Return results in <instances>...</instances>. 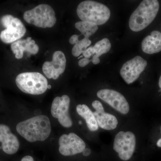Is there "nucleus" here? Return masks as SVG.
<instances>
[{
	"instance_id": "nucleus-21",
	"label": "nucleus",
	"mask_w": 161,
	"mask_h": 161,
	"mask_svg": "<svg viewBox=\"0 0 161 161\" xmlns=\"http://www.w3.org/2000/svg\"><path fill=\"white\" fill-rule=\"evenodd\" d=\"M91 61V60H90L89 59L86 58H82V59H80L78 62V65L80 67H84L88 65Z\"/></svg>"
},
{
	"instance_id": "nucleus-13",
	"label": "nucleus",
	"mask_w": 161,
	"mask_h": 161,
	"mask_svg": "<svg viewBox=\"0 0 161 161\" xmlns=\"http://www.w3.org/2000/svg\"><path fill=\"white\" fill-rule=\"evenodd\" d=\"M95 110L93 112L98 127L103 130H112L117 126L118 122L115 116L112 114L105 112L102 104L98 100H95L92 103Z\"/></svg>"
},
{
	"instance_id": "nucleus-14",
	"label": "nucleus",
	"mask_w": 161,
	"mask_h": 161,
	"mask_svg": "<svg viewBox=\"0 0 161 161\" xmlns=\"http://www.w3.org/2000/svg\"><path fill=\"white\" fill-rule=\"evenodd\" d=\"M0 142L3 151L11 155L17 152L19 148V142L17 136L12 133L8 126L0 125Z\"/></svg>"
},
{
	"instance_id": "nucleus-10",
	"label": "nucleus",
	"mask_w": 161,
	"mask_h": 161,
	"mask_svg": "<svg viewBox=\"0 0 161 161\" xmlns=\"http://www.w3.org/2000/svg\"><path fill=\"white\" fill-rule=\"evenodd\" d=\"M59 150L60 154L65 156L81 153L86 149V144L77 134L71 132L63 134L59 140Z\"/></svg>"
},
{
	"instance_id": "nucleus-11",
	"label": "nucleus",
	"mask_w": 161,
	"mask_h": 161,
	"mask_svg": "<svg viewBox=\"0 0 161 161\" xmlns=\"http://www.w3.org/2000/svg\"><path fill=\"white\" fill-rule=\"evenodd\" d=\"M97 95L98 98L121 114L125 115L130 111V105L126 99L117 91L104 89L98 91Z\"/></svg>"
},
{
	"instance_id": "nucleus-4",
	"label": "nucleus",
	"mask_w": 161,
	"mask_h": 161,
	"mask_svg": "<svg viewBox=\"0 0 161 161\" xmlns=\"http://www.w3.org/2000/svg\"><path fill=\"white\" fill-rule=\"evenodd\" d=\"M15 82L22 92L32 95L43 94L48 86L46 78L37 72L21 73L16 78Z\"/></svg>"
},
{
	"instance_id": "nucleus-18",
	"label": "nucleus",
	"mask_w": 161,
	"mask_h": 161,
	"mask_svg": "<svg viewBox=\"0 0 161 161\" xmlns=\"http://www.w3.org/2000/svg\"><path fill=\"white\" fill-rule=\"evenodd\" d=\"M78 115L84 119L89 130L92 132L97 131L98 126L94 113L85 104L78 105L76 108Z\"/></svg>"
},
{
	"instance_id": "nucleus-23",
	"label": "nucleus",
	"mask_w": 161,
	"mask_h": 161,
	"mask_svg": "<svg viewBox=\"0 0 161 161\" xmlns=\"http://www.w3.org/2000/svg\"><path fill=\"white\" fill-rule=\"evenodd\" d=\"M21 161H34V160L31 156H26L22 159Z\"/></svg>"
},
{
	"instance_id": "nucleus-16",
	"label": "nucleus",
	"mask_w": 161,
	"mask_h": 161,
	"mask_svg": "<svg viewBox=\"0 0 161 161\" xmlns=\"http://www.w3.org/2000/svg\"><path fill=\"white\" fill-rule=\"evenodd\" d=\"M11 48L13 53L15 55V58L20 59L23 58L24 52L26 51L31 54H36L39 50V47L35 40L31 37L25 40H18L12 43Z\"/></svg>"
},
{
	"instance_id": "nucleus-7",
	"label": "nucleus",
	"mask_w": 161,
	"mask_h": 161,
	"mask_svg": "<svg viewBox=\"0 0 161 161\" xmlns=\"http://www.w3.org/2000/svg\"><path fill=\"white\" fill-rule=\"evenodd\" d=\"M136 145V138L134 133L130 131H120L115 136L113 149L118 153L121 159L128 161L132 157Z\"/></svg>"
},
{
	"instance_id": "nucleus-26",
	"label": "nucleus",
	"mask_w": 161,
	"mask_h": 161,
	"mask_svg": "<svg viewBox=\"0 0 161 161\" xmlns=\"http://www.w3.org/2000/svg\"><path fill=\"white\" fill-rule=\"evenodd\" d=\"M158 85L160 88L161 89V75L160 77L159 80Z\"/></svg>"
},
{
	"instance_id": "nucleus-3",
	"label": "nucleus",
	"mask_w": 161,
	"mask_h": 161,
	"mask_svg": "<svg viewBox=\"0 0 161 161\" xmlns=\"http://www.w3.org/2000/svg\"><path fill=\"white\" fill-rule=\"evenodd\" d=\"M78 17L81 21L103 25L110 19L111 12L107 6L92 1H85L79 4L77 9Z\"/></svg>"
},
{
	"instance_id": "nucleus-25",
	"label": "nucleus",
	"mask_w": 161,
	"mask_h": 161,
	"mask_svg": "<svg viewBox=\"0 0 161 161\" xmlns=\"http://www.w3.org/2000/svg\"><path fill=\"white\" fill-rule=\"evenodd\" d=\"M157 146L158 147L161 148V138L157 142Z\"/></svg>"
},
{
	"instance_id": "nucleus-2",
	"label": "nucleus",
	"mask_w": 161,
	"mask_h": 161,
	"mask_svg": "<svg viewBox=\"0 0 161 161\" xmlns=\"http://www.w3.org/2000/svg\"><path fill=\"white\" fill-rule=\"evenodd\" d=\"M159 9L157 0H144L131 14L129 20L130 29L134 32L143 30L154 20Z\"/></svg>"
},
{
	"instance_id": "nucleus-8",
	"label": "nucleus",
	"mask_w": 161,
	"mask_h": 161,
	"mask_svg": "<svg viewBox=\"0 0 161 161\" xmlns=\"http://www.w3.org/2000/svg\"><path fill=\"white\" fill-rule=\"evenodd\" d=\"M147 65V60L137 56L124 64L120 70V75L128 84L133 83L138 79Z\"/></svg>"
},
{
	"instance_id": "nucleus-19",
	"label": "nucleus",
	"mask_w": 161,
	"mask_h": 161,
	"mask_svg": "<svg viewBox=\"0 0 161 161\" xmlns=\"http://www.w3.org/2000/svg\"><path fill=\"white\" fill-rule=\"evenodd\" d=\"M75 27L84 35V37L89 38L98 30V26L96 24L86 22L79 21L75 24Z\"/></svg>"
},
{
	"instance_id": "nucleus-20",
	"label": "nucleus",
	"mask_w": 161,
	"mask_h": 161,
	"mask_svg": "<svg viewBox=\"0 0 161 161\" xmlns=\"http://www.w3.org/2000/svg\"><path fill=\"white\" fill-rule=\"evenodd\" d=\"M91 44L92 41L88 38L84 37L82 40H78L72 48V54L75 57H79L86 50Z\"/></svg>"
},
{
	"instance_id": "nucleus-24",
	"label": "nucleus",
	"mask_w": 161,
	"mask_h": 161,
	"mask_svg": "<svg viewBox=\"0 0 161 161\" xmlns=\"http://www.w3.org/2000/svg\"><path fill=\"white\" fill-rule=\"evenodd\" d=\"M91 153V150H90L89 149H88V148H86V149L84 150L83 152H82L83 155L85 156H88L90 155Z\"/></svg>"
},
{
	"instance_id": "nucleus-27",
	"label": "nucleus",
	"mask_w": 161,
	"mask_h": 161,
	"mask_svg": "<svg viewBox=\"0 0 161 161\" xmlns=\"http://www.w3.org/2000/svg\"><path fill=\"white\" fill-rule=\"evenodd\" d=\"M52 86L51 85H48V86H47V89H50L51 88Z\"/></svg>"
},
{
	"instance_id": "nucleus-9",
	"label": "nucleus",
	"mask_w": 161,
	"mask_h": 161,
	"mask_svg": "<svg viewBox=\"0 0 161 161\" xmlns=\"http://www.w3.org/2000/svg\"><path fill=\"white\" fill-rule=\"evenodd\" d=\"M70 102L69 97L63 95L61 97H56L52 104V115L58 119L60 125L65 128H70L73 125L69 114Z\"/></svg>"
},
{
	"instance_id": "nucleus-6",
	"label": "nucleus",
	"mask_w": 161,
	"mask_h": 161,
	"mask_svg": "<svg viewBox=\"0 0 161 161\" xmlns=\"http://www.w3.org/2000/svg\"><path fill=\"white\" fill-rule=\"evenodd\" d=\"M1 22L6 28L0 34V39L3 43H14L23 37L26 33V29L24 24L20 19L11 15L3 16Z\"/></svg>"
},
{
	"instance_id": "nucleus-22",
	"label": "nucleus",
	"mask_w": 161,
	"mask_h": 161,
	"mask_svg": "<svg viewBox=\"0 0 161 161\" xmlns=\"http://www.w3.org/2000/svg\"><path fill=\"white\" fill-rule=\"evenodd\" d=\"M79 36L78 35H74L70 38L69 40V43L72 45H75V44L77 43L79 40Z\"/></svg>"
},
{
	"instance_id": "nucleus-12",
	"label": "nucleus",
	"mask_w": 161,
	"mask_h": 161,
	"mask_svg": "<svg viewBox=\"0 0 161 161\" xmlns=\"http://www.w3.org/2000/svg\"><path fill=\"white\" fill-rule=\"evenodd\" d=\"M66 59L63 52H55L51 61H46L43 64V71L47 78L58 79L63 74L66 67Z\"/></svg>"
},
{
	"instance_id": "nucleus-17",
	"label": "nucleus",
	"mask_w": 161,
	"mask_h": 161,
	"mask_svg": "<svg viewBox=\"0 0 161 161\" xmlns=\"http://www.w3.org/2000/svg\"><path fill=\"white\" fill-rule=\"evenodd\" d=\"M143 52L148 54H153L161 51V33L158 31L151 32L142 43Z\"/></svg>"
},
{
	"instance_id": "nucleus-15",
	"label": "nucleus",
	"mask_w": 161,
	"mask_h": 161,
	"mask_svg": "<svg viewBox=\"0 0 161 161\" xmlns=\"http://www.w3.org/2000/svg\"><path fill=\"white\" fill-rule=\"evenodd\" d=\"M112 45L110 40L108 38H104L95 43L94 46H91L87 48L82 54L85 58L89 59L93 56L91 61L94 64H97L100 62L99 57L109 51Z\"/></svg>"
},
{
	"instance_id": "nucleus-5",
	"label": "nucleus",
	"mask_w": 161,
	"mask_h": 161,
	"mask_svg": "<svg viewBox=\"0 0 161 161\" xmlns=\"http://www.w3.org/2000/svg\"><path fill=\"white\" fill-rule=\"evenodd\" d=\"M23 18L27 23L42 28L53 27L57 21L54 10L47 4H41L25 12Z\"/></svg>"
},
{
	"instance_id": "nucleus-1",
	"label": "nucleus",
	"mask_w": 161,
	"mask_h": 161,
	"mask_svg": "<svg viewBox=\"0 0 161 161\" xmlns=\"http://www.w3.org/2000/svg\"><path fill=\"white\" fill-rule=\"evenodd\" d=\"M18 133L30 142L45 141L51 132L50 121L47 116L38 115L20 122L16 126Z\"/></svg>"
}]
</instances>
